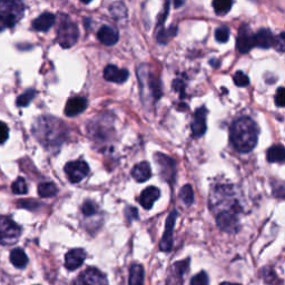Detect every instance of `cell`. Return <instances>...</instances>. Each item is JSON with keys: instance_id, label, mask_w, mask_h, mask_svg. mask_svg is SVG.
Returning a JSON list of instances; mask_svg holds the SVG:
<instances>
[{"instance_id": "5bb4252c", "label": "cell", "mask_w": 285, "mask_h": 285, "mask_svg": "<svg viewBox=\"0 0 285 285\" xmlns=\"http://www.w3.org/2000/svg\"><path fill=\"white\" fill-rule=\"evenodd\" d=\"M86 259V252L83 249L70 250L65 256V266L67 270L74 271L80 267Z\"/></svg>"}, {"instance_id": "5b68a950", "label": "cell", "mask_w": 285, "mask_h": 285, "mask_svg": "<svg viewBox=\"0 0 285 285\" xmlns=\"http://www.w3.org/2000/svg\"><path fill=\"white\" fill-rule=\"evenodd\" d=\"M21 228L9 217L0 216V244L13 245L18 241Z\"/></svg>"}, {"instance_id": "4316f807", "label": "cell", "mask_w": 285, "mask_h": 285, "mask_svg": "<svg viewBox=\"0 0 285 285\" xmlns=\"http://www.w3.org/2000/svg\"><path fill=\"white\" fill-rule=\"evenodd\" d=\"M110 15L114 17L115 19H124L127 16V8L123 3H114L109 8Z\"/></svg>"}, {"instance_id": "3957f363", "label": "cell", "mask_w": 285, "mask_h": 285, "mask_svg": "<svg viewBox=\"0 0 285 285\" xmlns=\"http://www.w3.org/2000/svg\"><path fill=\"white\" fill-rule=\"evenodd\" d=\"M24 13L25 6L20 2H0V31L13 28Z\"/></svg>"}, {"instance_id": "603a6c76", "label": "cell", "mask_w": 285, "mask_h": 285, "mask_svg": "<svg viewBox=\"0 0 285 285\" xmlns=\"http://www.w3.org/2000/svg\"><path fill=\"white\" fill-rule=\"evenodd\" d=\"M266 158L270 163H284L285 161V148L281 145H274V146L267 149Z\"/></svg>"}, {"instance_id": "52a82bcc", "label": "cell", "mask_w": 285, "mask_h": 285, "mask_svg": "<svg viewBox=\"0 0 285 285\" xmlns=\"http://www.w3.org/2000/svg\"><path fill=\"white\" fill-rule=\"evenodd\" d=\"M155 161L156 164L158 165L159 169V175L161 176L164 181L172 183L175 180V161L173 160L171 157H169L167 155H164L161 153H156L155 156Z\"/></svg>"}, {"instance_id": "277c9868", "label": "cell", "mask_w": 285, "mask_h": 285, "mask_svg": "<svg viewBox=\"0 0 285 285\" xmlns=\"http://www.w3.org/2000/svg\"><path fill=\"white\" fill-rule=\"evenodd\" d=\"M78 39V27L74 24L68 17L61 19L58 31H57V42L61 47L70 48L74 46Z\"/></svg>"}, {"instance_id": "7c38bea8", "label": "cell", "mask_w": 285, "mask_h": 285, "mask_svg": "<svg viewBox=\"0 0 285 285\" xmlns=\"http://www.w3.org/2000/svg\"><path fill=\"white\" fill-rule=\"evenodd\" d=\"M217 225L220 226L221 230L227 233H233L237 231L238 228V220L235 211H227L221 212L216 216Z\"/></svg>"}, {"instance_id": "9a60e30c", "label": "cell", "mask_w": 285, "mask_h": 285, "mask_svg": "<svg viewBox=\"0 0 285 285\" xmlns=\"http://www.w3.org/2000/svg\"><path fill=\"white\" fill-rule=\"evenodd\" d=\"M128 77H130V72L126 69H119L114 65H108L104 69V78L107 82L123 84L128 79Z\"/></svg>"}, {"instance_id": "2e32d148", "label": "cell", "mask_w": 285, "mask_h": 285, "mask_svg": "<svg viewBox=\"0 0 285 285\" xmlns=\"http://www.w3.org/2000/svg\"><path fill=\"white\" fill-rule=\"evenodd\" d=\"M188 260L176 262V263L172 266L169 276V285H180L182 283L183 276L188 269Z\"/></svg>"}, {"instance_id": "1f68e13d", "label": "cell", "mask_w": 285, "mask_h": 285, "mask_svg": "<svg viewBox=\"0 0 285 285\" xmlns=\"http://www.w3.org/2000/svg\"><path fill=\"white\" fill-rule=\"evenodd\" d=\"M176 33V27L172 26L170 29H161L157 35V40L160 44H166L169 42V39L173 36H175Z\"/></svg>"}, {"instance_id": "8992f818", "label": "cell", "mask_w": 285, "mask_h": 285, "mask_svg": "<svg viewBox=\"0 0 285 285\" xmlns=\"http://www.w3.org/2000/svg\"><path fill=\"white\" fill-rule=\"evenodd\" d=\"M137 76L139 83H141V88L142 91L146 87H148L147 91L149 92L148 95L153 97L154 100H158L160 95H161V89H160V84L158 82V79L150 74V72L147 70L146 66H141L137 69Z\"/></svg>"}, {"instance_id": "484cf974", "label": "cell", "mask_w": 285, "mask_h": 285, "mask_svg": "<svg viewBox=\"0 0 285 285\" xmlns=\"http://www.w3.org/2000/svg\"><path fill=\"white\" fill-rule=\"evenodd\" d=\"M58 189L56 187V185L52 182H46L42 183L40 185L38 186V194L39 196L42 197H54L56 194H57Z\"/></svg>"}, {"instance_id": "ac0fdd59", "label": "cell", "mask_w": 285, "mask_h": 285, "mask_svg": "<svg viewBox=\"0 0 285 285\" xmlns=\"http://www.w3.org/2000/svg\"><path fill=\"white\" fill-rule=\"evenodd\" d=\"M87 107V99L84 97H72L66 104L65 114L69 117H74L83 113Z\"/></svg>"}, {"instance_id": "d6a6232c", "label": "cell", "mask_w": 285, "mask_h": 285, "mask_svg": "<svg viewBox=\"0 0 285 285\" xmlns=\"http://www.w3.org/2000/svg\"><path fill=\"white\" fill-rule=\"evenodd\" d=\"M215 38L219 43H226L230 38V29L225 26L219 27L215 30Z\"/></svg>"}, {"instance_id": "30bf717a", "label": "cell", "mask_w": 285, "mask_h": 285, "mask_svg": "<svg viewBox=\"0 0 285 285\" xmlns=\"http://www.w3.org/2000/svg\"><path fill=\"white\" fill-rule=\"evenodd\" d=\"M255 46V35L251 28L244 24L241 26L237 35V49L241 54H248Z\"/></svg>"}, {"instance_id": "f1b7e54d", "label": "cell", "mask_w": 285, "mask_h": 285, "mask_svg": "<svg viewBox=\"0 0 285 285\" xmlns=\"http://www.w3.org/2000/svg\"><path fill=\"white\" fill-rule=\"evenodd\" d=\"M36 96V92L33 91V89H28L26 93H24L22 95L17 98V106H19V107H26L30 104L31 100L33 99V97Z\"/></svg>"}, {"instance_id": "f35d334b", "label": "cell", "mask_w": 285, "mask_h": 285, "mask_svg": "<svg viewBox=\"0 0 285 285\" xmlns=\"http://www.w3.org/2000/svg\"><path fill=\"white\" fill-rule=\"evenodd\" d=\"M275 104L278 107H285V87H282L277 91L275 95Z\"/></svg>"}, {"instance_id": "8fae6325", "label": "cell", "mask_w": 285, "mask_h": 285, "mask_svg": "<svg viewBox=\"0 0 285 285\" xmlns=\"http://www.w3.org/2000/svg\"><path fill=\"white\" fill-rule=\"evenodd\" d=\"M176 219H177V211L174 210L171 212V214L169 215V217H167L164 235L161 237L159 243V249L160 251H163V252H170L173 248V231H174Z\"/></svg>"}, {"instance_id": "4dcf8cb0", "label": "cell", "mask_w": 285, "mask_h": 285, "mask_svg": "<svg viewBox=\"0 0 285 285\" xmlns=\"http://www.w3.org/2000/svg\"><path fill=\"white\" fill-rule=\"evenodd\" d=\"M11 191L13 193L17 194V195H22V194H26L28 188H27V183L22 177H18L17 180L13 183V185H11Z\"/></svg>"}, {"instance_id": "d590c367", "label": "cell", "mask_w": 285, "mask_h": 285, "mask_svg": "<svg viewBox=\"0 0 285 285\" xmlns=\"http://www.w3.org/2000/svg\"><path fill=\"white\" fill-rule=\"evenodd\" d=\"M83 214L85 215V216H93L95 213H96V211H97V208H96V205H95L94 202H92V200H86L85 203H84L83 205Z\"/></svg>"}, {"instance_id": "9c48e42d", "label": "cell", "mask_w": 285, "mask_h": 285, "mask_svg": "<svg viewBox=\"0 0 285 285\" xmlns=\"http://www.w3.org/2000/svg\"><path fill=\"white\" fill-rule=\"evenodd\" d=\"M74 285H108V280L99 270L91 267L77 277Z\"/></svg>"}, {"instance_id": "836d02e7", "label": "cell", "mask_w": 285, "mask_h": 285, "mask_svg": "<svg viewBox=\"0 0 285 285\" xmlns=\"http://www.w3.org/2000/svg\"><path fill=\"white\" fill-rule=\"evenodd\" d=\"M234 83L236 84L237 86L239 87H247L250 84V79L249 77L244 74L242 71H237L234 74Z\"/></svg>"}, {"instance_id": "d6986e66", "label": "cell", "mask_w": 285, "mask_h": 285, "mask_svg": "<svg viewBox=\"0 0 285 285\" xmlns=\"http://www.w3.org/2000/svg\"><path fill=\"white\" fill-rule=\"evenodd\" d=\"M97 37L99 42L105 45V46H113L119 39L118 31L115 28L109 26H104L100 28L97 33Z\"/></svg>"}, {"instance_id": "74e56055", "label": "cell", "mask_w": 285, "mask_h": 285, "mask_svg": "<svg viewBox=\"0 0 285 285\" xmlns=\"http://www.w3.org/2000/svg\"><path fill=\"white\" fill-rule=\"evenodd\" d=\"M273 193H274L275 197L285 198V184L278 182L273 184Z\"/></svg>"}, {"instance_id": "6da1fadb", "label": "cell", "mask_w": 285, "mask_h": 285, "mask_svg": "<svg viewBox=\"0 0 285 285\" xmlns=\"http://www.w3.org/2000/svg\"><path fill=\"white\" fill-rule=\"evenodd\" d=\"M32 133L46 148H57L66 138L64 123L54 117L43 116L33 123Z\"/></svg>"}, {"instance_id": "7a4b0ae2", "label": "cell", "mask_w": 285, "mask_h": 285, "mask_svg": "<svg viewBox=\"0 0 285 285\" xmlns=\"http://www.w3.org/2000/svg\"><path fill=\"white\" fill-rule=\"evenodd\" d=\"M259 128L250 117H239L231 127V142L238 152L249 153L258 144Z\"/></svg>"}, {"instance_id": "cb8c5ba5", "label": "cell", "mask_w": 285, "mask_h": 285, "mask_svg": "<svg viewBox=\"0 0 285 285\" xmlns=\"http://www.w3.org/2000/svg\"><path fill=\"white\" fill-rule=\"evenodd\" d=\"M130 285H144V269L141 264H133L130 270Z\"/></svg>"}, {"instance_id": "7402d4cb", "label": "cell", "mask_w": 285, "mask_h": 285, "mask_svg": "<svg viewBox=\"0 0 285 285\" xmlns=\"http://www.w3.org/2000/svg\"><path fill=\"white\" fill-rule=\"evenodd\" d=\"M273 44H274V37H273L271 30L261 29L258 33H255V46L267 49L272 47Z\"/></svg>"}, {"instance_id": "60d3db41", "label": "cell", "mask_w": 285, "mask_h": 285, "mask_svg": "<svg viewBox=\"0 0 285 285\" xmlns=\"http://www.w3.org/2000/svg\"><path fill=\"white\" fill-rule=\"evenodd\" d=\"M125 215H126V219L131 222L133 220L138 219V211L135 208H132V206H130V208L125 209Z\"/></svg>"}, {"instance_id": "ffe728a7", "label": "cell", "mask_w": 285, "mask_h": 285, "mask_svg": "<svg viewBox=\"0 0 285 285\" xmlns=\"http://www.w3.org/2000/svg\"><path fill=\"white\" fill-rule=\"evenodd\" d=\"M55 21V15L50 13H44L39 16L38 18L33 20L32 28L37 31H47L54 26Z\"/></svg>"}, {"instance_id": "e0dca14e", "label": "cell", "mask_w": 285, "mask_h": 285, "mask_svg": "<svg viewBox=\"0 0 285 285\" xmlns=\"http://www.w3.org/2000/svg\"><path fill=\"white\" fill-rule=\"evenodd\" d=\"M159 189L155 186H149L142 192L141 197H139V203L145 210H149L153 208L154 203L159 198Z\"/></svg>"}, {"instance_id": "f546056e", "label": "cell", "mask_w": 285, "mask_h": 285, "mask_svg": "<svg viewBox=\"0 0 285 285\" xmlns=\"http://www.w3.org/2000/svg\"><path fill=\"white\" fill-rule=\"evenodd\" d=\"M180 197L186 205H192L194 202V192L191 185L183 186L180 192Z\"/></svg>"}, {"instance_id": "e575fe53", "label": "cell", "mask_w": 285, "mask_h": 285, "mask_svg": "<svg viewBox=\"0 0 285 285\" xmlns=\"http://www.w3.org/2000/svg\"><path fill=\"white\" fill-rule=\"evenodd\" d=\"M189 285H209L208 274H206L204 271L199 272L198 274H196L192 278L191 284H189Z\"/></svg>"}, {"instance_id": "b9f144b4", "label": "cell", "mask_w": 285, "mask_h": 285, "mask_svg": "<svg viewBox=\"0 0 285 285\" xmlns=\"http://www.w3.org/2000/svg\"><path fill=\"white\" fill-rule=\"evenodd\" d=\"M221 285H241V284H237V283H230V282H224V283H222Z\"/></svg>"}, {"instance_id": "ab89813d", "label": "cell", "mask_w": 285, "mask_h": 285, "mask_svg": "<svg viewBox=\"0 0 285 285\" xmlns=\"http://www.w3.org/2000/svg\"><path fill=\"white\" fill-rule=\"evenodd\" d=\"M9 128L4 121H0V145L4 144L8 139Z\"/></svg>"}, {"instance_id": "44dd1931", "label": "cell", "mask_w": 285, "mask_h": 285, "mask_svg": "<svg viewBox=\"0 0 285 285\" xmlns=\"http://www.w3.org/2000/svg\"><path fill=\"white\" fill-rule=\"evenodd\" d=\"M132 176L138 183L148 181L150 176H152V170H150V166L147 161H142V163L134 166V169L132 170Z\"/></svg>"}, {"instance_id": "4fadbf2b", "label": "cell", "mask_w": 285, "mask_h": 285, "mask_svg": "<svg viewBox=\"0 0 285 285\" xmlns=\"http://www.w3.org/2000/svg\"><path fill=\"white\" fill-rule=\"evenodd\" d=\"M206 115H208V110L205 107L198 108L194 114V118L192 123V132L195 137H202L206 130H208V125H206Z\"/></svg>"}, {"instance_id": "d4e9b609", "label": "cell", "mask_w": 285, "mask_h": 285, "mask_svg": "<svg viewBox=\"0 0 285 285\" xmlns=\"http://www.w3.org/2000/svg\"><path fill=\"white\" fill-rule=\"evenodd\" d=\"M10 262L17 269H24L28 263V258L21 249H15L10 253Z\"/></svg>"}, {"instance_id": "ba28073f", "label": "cell", "mask_w": 285, "mask_h": 285, "mask_svg": "<svg viewBox=\"0 0 285 285\" xmlns=\"http://www.w3.org/2000/svg\"><path fill=\"white\" fill-rule=\"evenodd\" d=\"M65 173L71 183H79L89 173V166L84 160L69 161L65 166Z\"/></svg>"}, {"instance_id": "7bdbcfd3", "label": "cell", "mask_w": 285, "mask_h": 285, "mask_svg": "<svg viewBox=\"0 0 285 285\" xmlns=\"http://www.w3.org/2000/svg\"><path fill=\"white\" fill-rule=\"evenodd\" d=\"M180 5H183V3H176L175 6H180Z\"/></svg>"}, {"instance_id": "83f0119b", "label": "cell", "mask_w": 285, "mask_h": 285, "mask_svg": "<svg viewBox=\"0 0 285 285\" xmlns=\"http://www.w3.org/2000/svg\"><path fill=\"white\" fill-rule=\"evenodd\" d=\"M233 6L232 2L227 0H215L213 3V8L217 15H225L231 10Z\"/></svg>"}, {"instance_id": "8d00e7d4", "label": "cell", "mask_w": 285, "mask_h": 285, "mask_svg": "<svg viewBox=\"0 0 285 285\" xmlns=\"http://www.w3.org/2000/svg\"><path fill=\"white\" fill-rule=\"evenodd\" d=\"M273 46L280 53H285V32H281L274 38Z\"/></svg>"}]
</instances>
